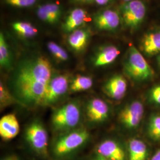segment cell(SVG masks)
Segmentation results:
<instances>
[{
    "mask_svg": "<svg viewBox=\"0 0 160 160\" xmlns=\"http://www.w3.org/2000/svg\"><path fill=\"white\" fill-rule=\"evenodd\" d=\"M126 80L122 75H116L105 83L103 89L109 97L116 100L122 99L127 91Z\"/></svg>",
    "mask_w": 160,
    "mask_h": 160,
    "instance_id": "11",
    "label": "cell"
},
{
    "mask_svg": "<svg viewBox=\"0 0 160 160\" xmlns=\"http://www.w3.org/2000/svg\"><path fill=\"white\" fill-rule=\"evenodd\" d=\"M118 47L114 45L103 46L95 53L92 63L96 67H102L113 63L120 55Z\"/></svg>",
    "mask_w": 160,
    "mask_h": 160,
    "instance_id": "15",
    "label": "cell"
},
{
    "mask_svg": "<svg viewBox=\"0 0 160 160\" xmlns=\"http://www.w3.org/2000/svg\"><path fill=\"white\" fill-rule=\"evenodd\" d=\"M141 49L149 57L160 53V31L145 34L141 41Z\"/></svg>",
    "mask_w": 160,
    "mask_h": 160,
    "instance_id": "17",
    "label": "cell"
},
{
    "mask_svg": "<svg viewBox=\"0 0 160 160\" xmlns=\"http://www.w3.org/2000/svg\"><path fill=\"white\" fill-rule=\"evenodd\" d=\"M1 160H22L16 154L8 155L3 157Z\"/></svg>",
    "mask_w": 160,
    "mask_h": 160,
    "instance_id": "28",
    "label": "cell"
},
{
    "mask_svg": "<svg viewBox=\"0 0 160 160\" xmlns=\"http://www.w3.org/2000/svg\"><path fill=\"white\" fill-rule=\"evenodd\" d=\"M11 52L6 42L4 34L0 33V65L3 68L9 69L12 67Z\"/></svg>",
    "mask_w": 160,
    "mask_h": 160,
    "instance_id": "20",
    "label": "cell"
},
{
    "mask_svg": "<svg viewBox=\"0 0 160 160\" xmlns=\"http://www.w3.org/2000/svg\"><path fill=\"white\" fill-rule=\"evenodd\" d=\"M144 108L140 101L135 100L127 104L119 114L120 123L127 129H135L143 118Z\"/></svg>",
    "mask_w": 160,
    "mask_h": 160,
    "instance_id": "8",
    "label": "cell"
},
{
    "mask_svg": "<svg viewBox=\"0 0 160 160\" xmlns=\"http://www.w3.org/2000/svg\"><path fill=\"white\" fill-rule=\"evenodd\" d=\"M93 85L92 77L85 75H77L69 84V90L72 92L86 91Z\"/></svg>",
    "mask_w": 160,
    "mask_h": 160,
    "instance_id": "22",
    "label": "cell"
},
{
    "mask_svg": "<svg viewBox=\"0 0 160 160\" xmlns=\"http://www.w3.org/2000/svg\"><path fill=\"white\" fill-rule=\"evenodd\" d=\"M149 136L154 141H160V114L152 116L149 122Z\"/></svg>",
    "mask_w": 160,
    "mask_h": 160,
    "instance_id": "24",
    "label": "cell"
},
{
    "mask_svg": "<svg viewBox=\"0 0 160 160\" xmlns=\"http://www.w3.org/2000/svg\"><path fill=\"white\" fill-rule=\"evenodd\" d=\"M75 1L80 2H82V3H90L94 0H75Z\"/></svg>",
    "mask_w": 160,
    "mask_h": 160,
    "instance_id": "32",
    "label": "cell"
},
{
    "mask_svg": "<svg viewBox=\"0 0 160 160\" xmlns=\"http://www.w3.org/2000/svg\"><path fill=\"white\" fill-rule=\"evenodd\" d=\"M91 160H111L110 159H108L104 157H103L102 155L96 153V154L94 155L92 158Z\"/></svg>",
    "mask_w": 160,
    "mask_h": 160,
    "instance_id": "29",
    "label": "cell"
},
{
    "mask_svg": "<svg viewBox=\"0 0 160 160\" xmlns=\"http://www.w3.org/2000/svg\"><path fill=\"white\" fill-rule=\"evenodd\" d=\"M53 77L51 63L43 56H34L22 59L14 69L10 77L12 88L25 84H48Z\"/></svg>",
    "mask_w": 160,
    "mask_h": 160,
    "instance_id": "1",
    "label": "cell"
},
{
    "mask_svg": "<svg viewBox=\"0 0 160 160\" xmlns=\"http://www.w3.org/2000/svg\"><path fill=\"white\" fill-rule=\"evenodd\" d=\"M120 14L112 9H105L97 12L94 16L93 22L97 29L100 30L112 31L120 24Z\"/></svg>",
    "mask_w": 160,
    "mask_h": 160,
    "instance_id": "9",
    "label": "cell"
},
{
    "mask_svg": "<svg viewBox=\"0 0 160 160\" xmlns=\"http://www.w3.org/2000/svg\"><path fill=\"white\" fill-rule=\"evenodd\" d=\"M7 4L17 8H28L33 6L37 0H4Z\"/></svg>",
    "mask_w": 160,
    "mask_h": 160,
    "instance_id": "26",
    "label": "cell"
},
{
    "mask_svg": "<svg viewBox=\"0 0 160 160\" xmlns=\"http://www.w3.org/2000/svg\"><path fill=\"white\" fill-rule=\"evenodd\" d=\"M15 103H18L17 99L6 87L3 82L0 83V107L4 109Z\"/></svg>",
    "mask_w": 160,
    "mask_h": 160,
    "instance_id": "23",
    "label": "cell"
},
{
    "mask_svg": "<svg viewBox=\"0 0 160 160\" xmlns=\"http://www.w3.org/2000/svg\"><path fill=\"white\" fill-rule=\"evenodd\" d=\"M147 156V147L142 141L136 138H133L129 141V160H146Z\"/></svg>",
    "mask_w": 160,
    "mask_h": 160,
    "instance_id": "19",
    "label": "cell"
},
{
    "mask_svg": "<svg viewBox=\"0 0 160 160\" xmlns=\"http://www.w3.org/2000/svg\"><path fill=\"white\" fill-rule=\"evenodd\" d=\"M149 98L152 102L160 105V85L154 86L151 90Z\"/></svg>",
    "mask_w": 160,
    "mask_h": 160,
    "instance_id": "27",
    "label": "cell"
},
{
    "mask_svg": "<svg viewBox=\"0 0 160 160\" xmlns=\"http://www.w3.org/2000/svg\"><path fill=\"white\" fill-rule=\"evenodd\" d=\"M97 153L111 160H125L126 155L120 145L112 139H106L100 143Z\"/></svg>",
    "mask_w": 160,
    "mask_h": 160,
    "instance_id": "14",
    "label": "cell"
},
{
    "mask_svg": "<svg viewBox=\"0 0 160 160\" xmlns=\"http://www.w3.org/2000/svg\"><path fill=\"white\" fill-rule=\"evenodd\" d=\"M157 63H158V65L160 68V54L157 57Z\"/></svg>",
    "mask_w": 160,
    "mask_h": 160,
    "instance_id": "33",
    "label": "cell"
},
{
    "mask_svg": "<svg viewBox=\"0 0 160 160\" xmlns=\"http://www.w3.org/2000/svg\"><path fill=\"white\" fill-rule=\"evenodd\" d=\"M123 68L126 75L135 81L150 80L154 75L153 69L142 54L133 45L129 46Z\"/></svg>",
    "mask_w": 160,
    "mask_h": 160,
    "instance_id": "3",
    "label": "cell"
},
{
    "mask_svg": "<svg viewBox=\"0 0 160 160\" xmlns=\"http://www.w3.org/2000/svg\"><path fill=\"white\" fill-rule=\"evenodd\" d=\"M81 120V109L76 102H69L56 109L52 113V126L54 131H69L75 129Z\"/></svg>",
    "mask_w": 160,
    "mask_h": 160,
    "instance_id": "4",
    "label": "cell"
},
{
    "mask_svg": "<svg viewBox=\"0 0 160 160\" xmlns=\"http://www.w3.org/2000/svg\"><path fill=\"white\" fill-rule=\"evenodd\" d=\"M90 38L89 32L84 29H78L70 33L68 38L69 46L75 51L84 49Z\"/></svg>",
    "mask_w": 160,
    "mask_h": 160,
    "instance_id": "18",
    "label": "cell"
},
{
    "mask_svg": "<svg viewBox=\"0 0 160 160\" xmlns=\"http://www.w3.org/2000/svg\"><path fill=\"white\" fill-rule=\"evenodd\" d=\"M95 2L99 6H105L111 1V0H94Z\"/></svg>",
    "mask_w": 160,
    "mask_h": 160,
    "instance_id": "30",
    "label": "cell"
},
{
    "mask_svg": "<svg viewBox=\"0 0 160 160\" xmlns=\"http://www.w3.org/2000/svg\"><path fill=\"white\" fill-rule=\"evenodd\" d=\"M12 26L17 34L25 38H33L38 33V29L32 23L27 22H16Z\"/></svg>",
    "mask_w": 160,
    "mask_h": 160,
    "instance_id": "21",
    "label": "cell"
},
{
    "mask_svg": "<svg viewBox=\"0 0 160 160\" xmlns=\"http://www.w3.org/2000/svg\"><path fill=\"white\" fill-rule=\"evenodd\" d=\"M151 160H160V149L155 153Z\"/></svg>",
    "mask_w": 160,
    "mask_h": 160,
    "instance_id": "31",
    "label": "cell"
},
{
    "mask_svg": "<svg viewBox=\"0 0 160 160\" xmlns=\"http://www.w3.org/2000/svg\"><path fill=\"white\" fill-rule=\"evenodd\" d=\"M48 49L52 55L59 61L65 62L68 59V55L66 51L54 42L48 43Z\"/></svg>",
    "mask_w": 160,
    "mask_h": 160,
    "instance_id": "25",
    "label": "cell"
},
{
    "mask_svg": "<svg viewBox=\"0 0 160 160\" xmlns=\"http://www.w3.org/2000/svg\"><path fill=\"white\" fill-rule=\"evenodd\" d=\"M62 12L61 7L53 2L40 5L36 10V14L40 20L49 24H57L61 17Z\"/></svg>",
    "mask_w": 160,
    "mask_h": 160,
    "instance_id": "13",
    "label": "cell"
},
{
    "mask_svg": "<svg viewBox=\"0 0 160 160\" xmlns=\"http://www.w3.org/2000/svg\"><path fill=\"white\" fill-rule=\"evenodd\" d=\"M24 137L36 153L46 157L48 152V134L45 126L38 120L33 121L26 127Z\"/></svg>",
    "mask_w": 160,
    "mask_h": 160,
    "instance_id": "5",
    "label": "cell"
},
{
    "mask_svg": "<svg viewBox=\"0 0 160 160\" xmlns=\"http://www.w3.org/2000/svg\"><path fill=\"white\" fill-rule=\"evenodd\" d=\"M20 125L16 115L6 114L0 119V137L3 141H8L17 137Z\"/></svg>",
    "mask_w": 160,
    "mask_h": 160,
    "instance_id": "12",
    "label": "cell"
},
{
    "mask_svg": "<svg viewBox=\"0 0 160 160\" xmlns=\"http://www.w3.org/2000/svg\"><path fill=\"white\" fill-rule=\"evenodd\" d=\"M147 7L142 0H132L120 7V17L125 26L131 29L138 28L143 23Z\"/></svg>",
    "mask_w": 160,
    "mask_h": 160,
    "instance_id": "6",
    "label": "cell"
},
{
    "mask_svg": "<svg viewBox=\"0 0 160 160\" xmlns=\"http://www.w3.org/2000/svg\"><path fill=\"white\" fill-rule=\"evenodd\" d=\"M69 88L68 78L67 75L59 74L53 76L47 87L42 105L51 106L63 96Z\"/></svg>",
    "mask_w": 160,
    "mask_h": 160,
    "instance_id": "7",
    "label": "cell"
},
{
    "mask_svg": "<svg viewBox=\"0 0 160 160\" xmlns=\"http://www.w3.org/2000/svg\"><path fill=\"white\" fill-rule=\"evenodd\" d=\"M90 134L85 128H78L66 132L58 138L52 147V152L58 158L73 154L85 145Z\"/></svg>",
    "mask_w": 160,
    "mask_h": 160,
    "instance_id": "2",
    "label": "cell"
},
{
    "mask_svg": "<svg viewBox=\"0 0 160 160\" xmlns=\"http://www.w3.org/2000/svg\"><path fill=\"white\" fill-rule=\"evenodd\" d=\"M87 13L84 9L77 8L72 10L67 17L62 29L65 32L71 33L78 29L86 22Z\"/></svg>",
    "mask_w": 160,
    "mask_h": 160,
    "instance_id": "16",
    "label": "cell"
},
{
    "mask_svg": "<svg viewBox=\"0 0 160 160\" xmlns=\"http://www.w3.org/2000/svg\"><path fill=\"white\" fill-rule=\"evenodd\" d=\"M123 1H124L125 2H129V1H132V0H122Z\"/></svg>",
    "mask_w": 160,
    "mask_h": 160,
    "instance_id": "34",
    "label": "cell"
},
{
    "mask_svg": "<svg viewBox=\"0 0 160 160\" xmlns=\"http://www.w3.org/2000/svg\"><path fill=\"white\" fill-rule=\"evenodd\" d=\"M87 119L92 123H100L106 120L109 115V107L99 98L91 99L86 106Z\"/></svg>",
    "mask_w": 160,
    "mask_h": 160,
    "instance_id": "10",
    "label": "cell"
}]
</instances>
